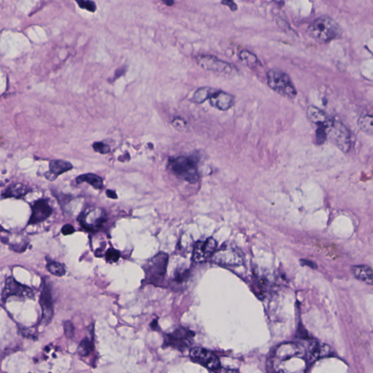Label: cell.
<instances>
[{
  "mask_svg": "<svg viewBox=\"0 0 373 373\" xmlns=\"http://www.w3.org/2000/svg\"><path fill=\"white\" fill-rule=\"evenodd\" d=\"M222 4L229 7L232 11L235 12L238 10L237 4L233 1V0H223Z\"/></svg>",
  "mask_w": 373,
  "mask_h": 373,
  "instance_id": "obj_34",
  "label": "cell"
},
{
  "mask_svg": "<svg viewBox=\"0 0 373 373\" xmlns=\"http://www.w3.org/2000/svg\"><path fill=\"white\" fill-rule=\"evenodd\" d=\"M79 7L82 9L88 10L91 13H94L97 10V4L92 0H75Z\"/></svg>",
  "mask_w": 373,
  "mask_h": 373,
  "instance_id": "obj_28",
  "label": "cell"
},
{
  "mask_svg": "<svg viewBox=\"0 0 373 373\" xmlns=\"http://www.w3.org/2000/svg\"><path fill=\"white\" fill-rule=\"evenodd\" d=\"M125 71L126 70L124 67H121V68L117 70L116 73H115V78H118V77L122 76L125 73Z\"/></svg>",
  "mask_w": 373,
  "mask_h": 373,
  "instance_id": "obj_35",
  "label": "cell"
},
{
  "mask_svg": "<svg viewBox=\"0 0 373 373\" xmlns=\"http://www.w3.org/2000/svg\"><path fill=\"white\" fill-rule=\"evenodd\" d=\"M267 77L271 89L286 98H295L296 89L288 75L279 70H271L267 74Z\"/></svg>",
  "mask_w": 373,
  "mask_h": 373,
  "instance_id": "obj_4",
  "label": "cell"
},
{
  "mask_svg": "<svg viewBox=\"0 0 373 373\" xmlns=\"http://www.w3.org/2000/svg\"><path fill=\"white\" fill-rule=\"evenodd\" d=\"M211 105L222 111L227 110L234 104V97L228 93L216 90L209 99Z\"/></svg>",
  "mask_w": 373,
  "mask_h": 373,
  "instance_id": "obj_15",
  "label": "cell"
},
{
  "mask_svg": "<svg viewBox=\"0 0 373 373\" xmlns=\"http://www.w3.org/2000/svg\"><path fill=\"white\" fill-rule=\"evenodd\" d=\"M213 263L223 266L234 267L241 266L244 263V256L237 246L230 244H223L216 250L212 257Z\"/></svg>",
  "mask_w": 373,
  "mask_h": 373,
  "instance_id": "obj_5",
  "label": "cell"
},
{
  "mask_svg": "<svg viewBox=\"0 0 373 373\" xmlns=\"http://www.w3.org/2000/svg\"><path fill=\"white\" fill-rule=\"evenodd\" d=\"M327 138L335 146L344 152L350 149V133L347 127L338 121L332 120L326 127Z\"/></svg>",
  "mask_w": 373,
  "mask_h": 373,
  "instance_id": "obj_7",
  "label": "cell"
},
{
  "mask_svg": "<svg viewBox=\"0 0 373 373\" xmlns=\"http://www.w3.org/2000/svg\"><path fill=\"white\" fill-rule=\"evenodd\" d=\"M78 221L81 227L87 231L95 232L103 227L107 221V216L102 209L91 208L80 214Z\"/></svg>",
  "mask_w": 373,
  "mask_h": 373,
  "instance_id": "obj_8",
  "label": "cell"
},
{
  "mask_svg": "<svg viewBox=\"0 0 373 373\" xmlns=\"http://www.w3.org/2000/svg\"><path fill=\"white\" fill-rule=\"evenodd\" d=\"M46 268L50 274H53L55 276H64L66 274L65 267L60 263H57V262L48 260Z\"/></svg>",
  "mask_w": 373,
  "mask_h": 373,
  "instance_id": "obj_26",
  "label": "cell"
},
{
  "mask_svg": "<svg viewBox=\"0 0 373 373\" xmlns=\"http://www.w3.org/2000/svg\"><path fill=\"white\" fill-rule=\"evenodd\" d=\"M13 297H16L19 299H33L34 297V290L18 282L13 277H8L5 280V284L1 293V301L5 303L9 298Z\"/></svg>",
  "mask_w": 373,
  "mask_h": 373,
  "instance_id": "obj_9",
  "label": "cell"
},
{
  "mask_svg": "<svg viewBox=\"0 0 373 373\" xmlns=\"http://www.w3.org/2000/svg\"><path fill=\"white\" fill-rule=\"evenodd\" d=\"M308 33L316 41L326 43L340 37L342 34V29L332 18L323 16L316 19L308 26Z\"/></svg>",
  "mask_w": 373,
  "mask_h": 373,
  "instance_id": "obj_1",
  "label": "cell"
},
{
  "mask_svg": "<svg viewBox=\"0 0 373 373\" xmlns=\"http://www.w3.org/2000/svg\"><path fill=\"white\" fill-rule=\"evenodd\" d=\"M326 125H319L316 133V142L318 145H322L324 143L327 139V133H326Z\"/></svg>",
  "mask_w": 373,
  "mask_h": 373,
  "instance_id": "obj_27",
  "label": "cell"
},
{
  "mask_svg": "<svg viewBox=\"0 0 373 373\" xmlns=\"http://www.w3.org/2000/svg\"><path fill=\"white\" fill-rule=\"evenodd\" d=\"M160 1H163L167 6H172L174 4V0H160Z\"/></svg>",
  "mask_w": 373,
  "mask_h": 373,
  "instance_id": "obj_38",
  "label": "cell"
},
{
  "mask_svg": "<svg viewBox=\"0 0 373 373\" xmlns=\"http://www.w3.org/2000/svg\"><path fill=\"white\" fill-rule=\"evenodd\" d=\"M94 150L101 154H107L110 152V148L109 145L103 143V142H95L93 145Z\"/></svg>",
  "mask_w": 373,
  "mask_h": 373,
  "instance_id": "obj_31",
  "label": "cell"
},
{
  "mask_svg": "<svg viewBox=\"0 0 373 373\" xmlns=\"http://www.w3.org/2000/svg\"><path fill=\"white\" fill-rule=\"evenodd\" d=\"M94 350V343L93 340L88 338H84L81 341L78 347H77V353L82 357H86L89 356Z\"/></svg>",
  "mask_w": 373,
  "mask_h": 373,
  "instance_id": "obj_24",
  "label": "cell"
},
{
  "mask_svg": "<svg viewBox=\"0 0 373 373\" xmlns=\"http://www.w3.org/2000/svg\"><path fill=\"white\" fill-rule=\"evenodd\" d=\"M64 331L66 337L68 339H73L75 336V326L71 321H65L64 322Z\"/></svg>",
  "mask_w": 373,
  "mask_h": 373,
  "instance_id": "obj_30",
  "label": "cell"
},
{
  "mask_svg": "<svg viewBox=\"0 0 373 373\" xmlns=\"http://www.w3.org/2000/svg\"><path fill=\"white\" fill-rule=\"evenodd\" d=\"M75 231V230L74 227L70 224H65V225L63 226L62 229H61V233L64 236L73 234Z\"/></svg>",
  "mask_w": 373,
  "mask_h": 373,
  "instance_id": "obj_33",
  "label": "cell"
},
{
  "mask_svg": "<svg viewBox=\"0 0 373 373\" xmlns=\"http://www.w3.org/2000/svg\"><path fill=\"white\" fill-rule=\"evenodd\" d=\"M190 356L193 362L210 371H217L221 368V364L218 357L210 350L203 348H193L190 350Z\"/></svg>",
  "mask_w": 373,
  "mask_h": 373,
  "instance_id": "obj_11",
  "label": "cell"
},
{
  "mask_svg": "<svg viewBox=\"0 0 373 373\" xmlns=\"http://www.w3.org/2000/svg\"><path fill=\"white\" fill-rule=\"evenodd\" d=\"M241 61L249 68H254L258 64L259 61L255 54L249 50H243L239 53Z\"/></svg>",
  "mask_w": 373,
  "mask_h": 373,
  "instance_id": "obj_25",
  "label": "cell"
},
{
  "mask_svg": "<svg viewBox=\"0 0 373 373\" xmlns=\"http://www.w3.org/2000/svg\"><path fill=\"white\" fill-rule=\"evenodd\" d=\"M121 257V253L114 248H109L106 251V260L109 263H117Z\"/></svg>",
  "mask_w": 373,
  "mask_h": 373,
  "instance_id": "obj_29",
  "label": "cell"
},
{
  "mask_svg": "<svg viewBox=\"0 0 373 373\" xmlns=\"http://www.w3.org/2000/svg\"><path fill=\"white\" fill-rule=\"evenodd\" d=\"M76 182L77 184L87 182L97 190H101L104 187L103 179L94 174H85L80 175L76 179Z\"/></svg>",
  "mask_w": 373,
  "mask_h": 373,
  "instance_id": "obj_20",
  "label": "cell"
},
{
  "mask_svg": "<svg viewBox=\"0 0 373 373\" xmlns=\"http://www.w3.org/2000/svg\"><path fill=\"white\" fill-rule=\"evenodd\" d=\"M168 263L169 255L166 253H158L151 258L143 267L145 273V283L154 285L160 284L166 275Z\"/></svg>",
  "mask_w": 373,
  "mask_h": 373,
  "instance_id": "obj_2",
  "label": "cell"
},
{
  "mask_svg": "<svg viewBox=\"0 0 373 373\" xmlns=\"http://www.w3.org/2000/svg\"><path fill=\"white\" fill-rule=\"evenodd\" d=\"M351 273L355 278L369 285H373V270L365 265L351 267Z\"/></svg>",
  "mask_w": 373,
  "mask_h": 373,
  "instance_id": "obj_17",
  "label": "cell"
},
{
  "mask_svg": "<svg viewBox=\"0 0 373 373\" xmlns=\"http://www.w3.org/2000/svg\"><path fill=\"white\" fill-rule=\"evenodd\" d=\"M200 68L223 76L236 75L239 70L233 64L223 61L212 55H199L195 58Z\"/></svg>",
  "mask_w": 373,
  "mask_h": 373,
  "instance_id": "obj_3",
  "label": "cell"
},
{
  "mask_svg": "<svg viewBox=\"0 0 373 373\" xmlns=\"http://www.w3.org/2000/svg\"><path fill=\"white\" fill-rule=\"evenodd\" d=\"M195 334L183 327L177 328L172 333L165 337L164 346L170 347L179 350L188 348L192 345Z\"/></svg>",
  "mask_w": 373,
  "mask_h": 373,
  "instance_id": "obj_10",
  "label": "cell"
},
{
  "mask_svg": "<svg viewBox=\"0 0 373 373\" xmlns=\"http://www.w3.org/2000/svg\"><path fill=\"white\" fill-rule=\"evenodd\" d=\"M172 172L179 177L190 183L199 180V174L196 162L187 157L180 156L169 160Z\"/></svg>",
  "mask_w": 373,
  "mask_h": 373,
  "instance_id": "obj_6",
  "label": "cell"
},
{
  "mask_svg": "<svg viewBox=\"0 0 373 373\" xmlns=\"http://www.w3.org/2000/svg\"><path fill=\"white\" fill-rule=\"evenodd\" d=\"M302 264L305 265V266H308L311 267V268H317V265L315 264V263H313V262L311 261H308V260H302Z\"/></svg>",
  "mask_w": 373,
  "mask_h": 373,
  "instance_id": "obj_37",
  "label": "cell"
},
{
  "mask_svg": "<svg viewBox=\"0 0 373 373\" xmlns=\"http://www.w3.org/2000/svg\"><path fill=\"white\" fill-rule=\"evenodd\" d=\"M106 193H107L108 197L110 198V199H118V196H117L116 193H115V191H113V190H107V192H106Z\"/></svg>",
  "mask_w": 373,
  "mask_h": 373,
  "instance_id": "obj_36",
  "label": "cell"
},
{
  "mask_svg": "<svg viewBox=\"0 0 373 373\" xmlns=\"http://www.w3.org/2000/svg\"><path fill=\"white\" fill-rule=\"evenodd\" d=\"M40 304L42 309V322H44L45 324H48L53 318L54 307L51 289L47 279H43L42 283Z\"/></svg>",
  "mask_w": 373,
  "mask_h": 373,
  "instance_id": "obj_12",
  "label": "cell"
},
{
  "mask_svg": "<svg viewBox=\"0 0 373 373\" xmlns=\"http://www.w3.org/2000/svg\"><path fill=\"white\" fill-rule=\"evenodd\" d=\"M217 249V243L213 238L206 241H199L195 244L193 251V260L196 263H203L212 255Z\"/></svg>",
  "mask_w": 373,
  "mask_h": 373,
  "instance_id": "obj_13",
  "label": "cell"
},
{
  "mask_svg": "<svg viewBox=\"0 0 373 373\" xmlns=\"http://www.w3.org/2000/svg\"><path fill=\"white\" fill-rule=\"evenodd\" d=\"M328 353H329V350L326 349V347H322V346L315 344L311 347L305 355L307 362L313 363L322 356L327 355Z\"/></svg>",
  "mask_w": 373,
  "mask_h": 373,
  "instance_id": "obj_21",
  "label": "cell"
},
{
  "mask_svg": "<svg viewBox=\"0 0 373 373\" xmlns=\"http://www.w3.org/2000/svg\"><path fill=\"white\" fill-rule=\"evenodd\" d=\"M157 326H158V322H157V320H154L153 322H152V323H151V328L155 329H156Z\"/></svg>",
  "mask_w": 373,
  "mask_h": 373,
  "instance_id": "obj_39",
  "label": "cell"
},
{
  "mask_svg": "<svg viewBox=\"0 0 373 373\" xmlns=\"http://www.w3.org/2000/svg\"><path fill=\"white\" fill-rule=\"evenodd\" d=\"M215 91L216 89L209 88V87H203V88H199L195 92L193 100H194L195 102L198 103V104H201V103L206 101V100L209 99Z\"/></svg>",
  "mask_w": 373,
  "mask_h": 373,
  "instance_id": "obj_22",
  "label": "cell"
},
{
  "mask_svg": "<svg viewBox=\"0 0 373 373\" xmlns=\"http://www.w3.org/2000/svg\"><path fill=\"white\" fill-rule=\"evenodd\" d=\"M30 191H31V189L27 185L22 183L13 184L6 189L2 196L4 198L20 199V198L26 196Z\"/></svg>",
  "mask_w": 373,
  "mask_h": 373,
  "instance_id": "obj_19",
  "label": "cell"
},
{
  "mask_svg": "<svg viewBox=\"0 0 373 373\" xmlns=\"http://www.w3.org/2000/svg\"><path fill=\"white\" fill-rule=\"evenodd\" d=\"M53 209L47 199H40L31 206V215L28 220V224H38L49 218Z\"/></svg>",
  "mask_w": 373,
  "mask_h": 373,
  "instance_id": "obj_14",
  "label": "cell"
},
{
  "mask_svg": "<svg viewBox=\"0 0 373 373\" xmlns=\"http://www.w3.org/2000/svg\"><path fill=\"white\" fill-rule=\"evenodd\" d=\"M307 116L311 122L318 125H329L332 119L326 115L325 112L321 110L319 108L311 106L307 109Z\"/></svg>",
  "mask_w": 373,
  "mask_h": 373,
  "instance_id": "obj_18",
  "label": "cell"
},
{
  "mask_svg": "<svg viewBox=\"0 0 373 373\" xmlns=\"http://www.w3.org/2000/svg\"><path fill=\"white\" fill-rule=\"evenodd\" d=\"M188 275L189 272L187 270L177 271L175 273L174 276V280L175 282L178 283V284H181V283H183L185 279H187Z\"/></svg>",
  "mask_w": 373,
  "mask_h": 373,
  "instance_id": "obj_32",
  "label": "cell"
},
{
  "mask_svg": "<svg viewBox=\"0 0 373 373\" xmlns=\"http://www.w3.org/2000/svg\"><path fill=\"white\" fill-rule=\"evenodd\" d=\"M73 166L70 162L62 160H53L49 164V172L46 174V179L55 180L58 176L71 170Z\"/></svg>",
  "mask_w": 373,
  "mask_h": 373,
  "instance_id": "obj_16",
  "label": "cell"
},
{
  "mask_svg": "<svg viewBox=\"0 0 373 373\" xmlns=\"http://www.w3.org/2000/svg\"><path fill=\"white\" fill-rule=\"evenodd\" d=\"M359 128L366 134L373 136V116L365 115L361 117L358 121Z\"/></svg>",
  "mask_w": 373,
  "mask_h": 373,
  "instance_id": "obj_23",
  "label": "cell"
}]
</instances>
